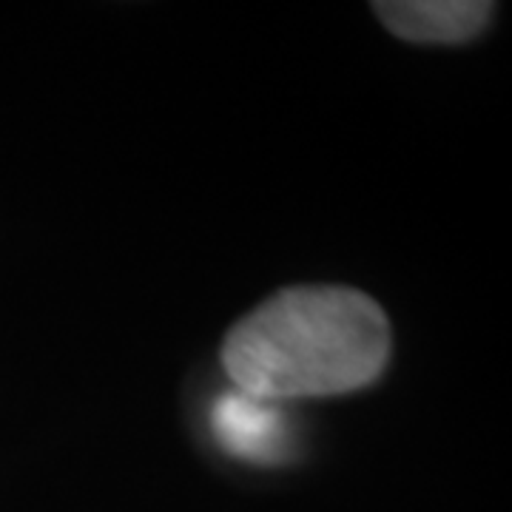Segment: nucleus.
<instances>
[{"instance_id":"2","label":"nucleus","mask_w":512,"mask_h":512,"mask_svg":"<svg viewBox=\"0 0 512 512\" xmlns=\"http://www.w3.org/2000/svg\"><path fill=\"white\" fill-rule=\"evenodd\" d=\"M211 430L228 456L276 464L293 450V430L282 404L251 396L245 390H225L211 404Z\"/></svg>"},{"instance_id":"3","label":"nucleus","mask_w":512,"mask_h":512,"mask_svg":"<svg viewBox=\"0 0 512 512\" xmlns=\"http://www.w3.org/2000/svg\"><path fill=\"white\" fill-rule=\"evenodd\" d=\"M373 9L393 35L410 43H464L493 18V3L478 0H390Z\"/></svg>"},{"instance_id":"1","label":"nucleus","mask_w":512,"mask_h":512,"mask_svg":"<svg viewBox=\"0 0 512 512\" xmlns=\"http://www.w3.org/2000/svg\"><path fill=\"white\" fill-rule=\"evenodd\" d=\"M390 359L376 299L339 285H296L245 313L222 342L231 387L268 402L342 396L373 384Z\"/></svg>"}]
</instances>
